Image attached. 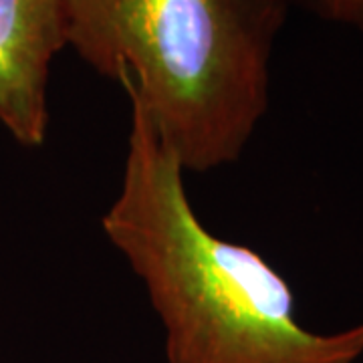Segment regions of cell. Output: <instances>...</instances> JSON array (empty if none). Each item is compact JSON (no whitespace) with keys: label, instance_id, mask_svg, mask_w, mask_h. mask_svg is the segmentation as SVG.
<instances>
[{"label":"cell","instance_id":"cell-2","mask_svg":"<svg viewBox=\"0 0 363 363\" xmlns=\"http://www.w3.org/2000/svg\"><path fill=\"white\" fill-rule=\"evenodd\" d=\"M65 45L113 79L184 172L236 162L269 109L289 0H63Z\"/></svg>","mask_w":363,"mask_h":363},{"label":"cell","instance_id":"cell-1","mask_svg":"<svg viewBox=\"0 0 363 363\" xmlns=\"http://www.w3.org/2000/svg\"><path fill=\"white\" fill-rule=\"evenodd\" d=\"M184 174L130 101L121 186L101 226L147 291L166 363L359 362L363 323L331 333L307 329L285 277L257 250L202 224Z\"/></svg>","mask_w":363,"mask_h":363},{"label":"cell","instance_id":"cell-3","mask_svg":"<svg viewBox=\"0 0 363 363\" xmlns=\"http://www.w3.org/2000/svg\"><path fill=\"white\" fill-rule=\"evenodd\" d=\"M63 49V0H0V125L23 147L47 140L51 67Z\"/></svg>","mask_w":363,"mask_h":363},{"label":"cell","instance_id":"cell-4","mask_svg":"<svg viewBox=\"0 0 363 363\" xmlns=\"http://www.w3.org/2000/svg\"><path fill=\"white\" fill-rule=\"evenodd\" d=\"M301 4L325 21L363 30V0H289Z\"/></svg>","mask_w":363,"mask_h":363}]
</instances>
